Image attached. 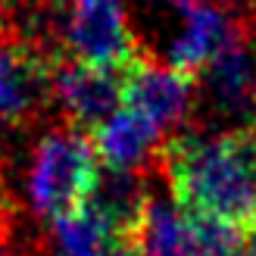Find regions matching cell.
Listing matches in <instances>:
<instances>
[{
    "label": "cell",
    "mask_w": 256,
    "mask_h": 256,
    "mask_svg": "<svg viewBox=\"0 0 256 256\" xmlns=\"http://www.w3.org/2000/svg\"><path fill=\"white\" fill-rule=\"evenodd\" d=\"M175 203L190 216H212L244 232L256 228V156L247 132L184 134L166 150Z\"/></svg>",
    "instance_id": "obj_1"
},
{
    "label": "cell",
    "mask_w": 256,
    "mask_h": 256,
    "mask_svg": "<svg viewBox=\"0 0 256 256\" xmlns=\"http://www.w3.org/2000/svg\"><path fill=\"white\" fill-rule=\"evenodd\" d=\"M100 156L94 140L78 125H62L34 144L25 172L28 210L44 219H62L88 206L100 182Z\"/></svg>",
    "instance_id": "obj_2"
},
{
    "label": "cell",
    "mask_w": 256,
    "mask_h": 256,
    "mask_svg": "<svg viewBox=\"0 0 256 256\" xmlns=\"http://www.w3.org/2000/svg\"><path fill=\"white\" fill-rule=\"evenodd\" d=\"M56 50L75 62L125 72L138 60V41L122 0H60Z\"/></svg>",
    "instance_id": "obj_3"
},
{
    "label": "cell",
    "mask_w": 256,
    "mask_h": 256,
    "mask_svg": "<svg viewBox=\"0 0 256 256\" xmlns=\"http://www.w3.org/2000/svg\"><path fill=\"white\" fill-rule=\"evenodd\" d=\"M225 0H184L175 10V28L166 41V66L175 72H203L244 32Z\"/></svg>",
    "instance_id": "obj_4"
},
{
    "label": "cell",
    "mask_w": 256,
    "mask_h": 256,
    "mask_svg": "<svg viewBox=\"0 0 256 256\" xmlns=\"http://www.w3.org/2000/svg\"><path fill=\"white\" fill-rule=\"evenodd\" d=\"M125 94V72L62 60L50 75V97L62 106L72 125H100L119 110Z\"/></svg>",
    "instance_id": "obj_5"
},
{
    "label": "cell",
    "mask_w": 256,
    "mask_h": 256,
    "mask_svg": "<svg viewBox=\"0 0 256 256\" xmlns=\"http://www.w3.org/2000/svg\"><path fill=\"white\" fill-rule=\"evenodd\" d=\"M194 78L169 66H156L138 56L125 69V106L156 122L160 128H182L194 110Z\"/></svg>",
    "instance_id": "obj_6"
},
{
    "label": "cell",
    "mask_w": 256,
    "mask_h": 256,
    "mask_svg": "<svg viewBox=\"0 0 256 256\" xmlns=\"http://www.w3.org/2000/svg\"><path fill=\"white\" fill-rule=\"evenodd\" d=\"M56 62L34 47L0 38V125H22L50 97Z\"/></svg>",
    "instance_id": "obj_7"
},
{
    "label": "cell",
    "mask_w": 256,
    "mask_h": 256,
    "mask_svg": "<svg viewBox=\"0 0 256 256\" xmlns=\"http://www.w3.org/2000/svg\"><path fill=\"white\" fill-rule=\"evenodd\" d=\"M203 91L219 116L256 122V47L244 32L203 69Z\"/></svg>",
    "instance_id": "obj_8"
},
{
    "label": "cell",
    "mask_w": 256,
    "mask_h": 256,
    "mask_svg": "<svg viewBox=\"0 0 256 256\" xmlns=\"http://www.w3.org/2000/svg\"><path fill=\"white\" fill-rule=\"evenodd\" d=\"M160 138H162V128L132 106H119L91 134L100 162L110 172H128V175L144 172L156 160Z\"/></svg>",
    "instance_id": "obj_9"
},
{
    "label": "cell",
    "mask_w": 256,
    "mask_h": 256,
    "mask_svg": "<svg viewBox=\"0 0 256 256\" xmlns=\"http://www.w3.org/2000/svg\"><path fill=\"white\" fill-rule=\"evenodd\" d=\"M138 240L144 256H197L190 216L169 197H147Z\"/></svg>",
    "instance_id": "obj_10"
},
{
    "label": "cell",
    "mask_w": 256,
    "mask_h": 256,
    "mask_svg": "<svg viewBox=\"0 0 256 256\" xmlns=\"http://www.w3.org/2000/svg\"><path fill=\"white\" fill-rule=\"evenodd\" d=\"M147 190L140 175H128V172H100V182L94 188L91 206L100 219H104L112 232L119 234H138L140 219H144V206H147Z\"/></svg>",
    "instance_id": "obj_11"
},
{
    "label": "cell",
    "mask_w": 256,
    "mask_h": 256,
    "mask_svg": "<svg viewBox=\"0 0 256 256\" xmlns=\"http://www.w3.org/2000/svg\"><path fill=\"white\" fill-rule=\"evenodd\" d=\"M190 225H194L197 256H244L247 253V232L240 225L212 219V216H190Z\"/></svg>",
    "instance_id": "obj_12"
},
{
    "label": "cell",
    "mask_w": 256,
    "mask_h": 256,
    "mask_svg": "<svg viewBox=\"0 0 256 256\" xmlns=\"http://www.w3.org/2000/svg\"><path fill=\"white\" fill-rule=\"evenodd\" d=\"M10 212H12V203L6 194V182H4V169H0V228L10 222Z\"/></svg>",
    "instance_id": "obj_13"
},
{
    "label": "cell",
    "mask_w": 256,
    "mask_h": 256,
    "mask_svg": "<svg viewBox=\"0 0 256 256\" xmlns=\"http://www.w3.org/2000/svg\"><path fill=\"white\" fill-rule=\"evenodd\" d=\"M0 256H34V253L25 247H16V244H0Z\"/></svg>",
    "instance_id": "obj_14"
},
{
    "label": "cell",
    "mask_w": 256,
    "mask_h": 256,
    "mask_svg": "<svg viewBox=\"0 0 256 256\" xmlns=\"http://www.w3.org/2000/svg\"><path fill=\"white\" fill-rule=\"evenodd\" d=\"M244 132H247V140H250V147H253V156H256V122H250V125L244 128Z\"/></svg>",
    "instance_id": "obj_15"
},
{
    "label": "cell",
    "mask_w": 256,
    "mask_h": 256,
    "mask_svg": "<svg viewBox=\"0 0 256 256\" xmlns=\"http://www.w3.org/2000/svg\"><path fill=\"white\" fill-rule=\"evenodd\" d=\"M150 4H160V6H166V10H178L184 0H150Z\"/></svg>",
    "instance_id": "obj_16"
},
{
    "label": "cell",
    "mask_w": 256,
    "mask_h": 256,
    "mask_svg": "<svg viewBox=\"0 0 256 256\" xmlns=\"http://www.w3.org/2000/svg\"><path fill=\"white\" fill-rule=\"evenodd\" d=\"M244 256H256V240H253V244L247 247V253H244Z\"/></svg>",
    "instance_id": "obj_17"
},
{
    "label": "cell",
    "mask_w": 256,
    "mask_h": 256,
    "mask_svg": "<svg viewBox=\"0 0 256 256\" xmlns=\"http://www.w3.org/2000/svg\"><path fill=\"white\" fill-rule=\"evenodd\" d=\"M0 28H4V6H0Z\"/></svg>",
    "instance_id": "obj_18"
},
{
    "label": "cell",
    "mask_w": 256,
    "mask_h": 256,
    "mask_svg": "<svg viewBox=\"0 0 256 256\" xmlns=\"http://www.w3.org/2000/svg\"><path fill=\"white\" fill-rule=\"evenodd\" d=\"M253 10H256V0H253Z\"/></svg>",
    "instance_id": "obj_19"
},
{
    "label": "cell",
    "mask_w": 256,
    "mask_h": 256,
    "mask_svg": "<svg viewBox=\"0 0 256 256\" xmlns=\"http://www.w3.org/2000/svg\"><path fill=\"white\" fill-rule=\"evenodd\" d=\"M253 232H256V228H253Z\"/></svg>",
    "instance_id": "obj_20"
}]
</instances>
